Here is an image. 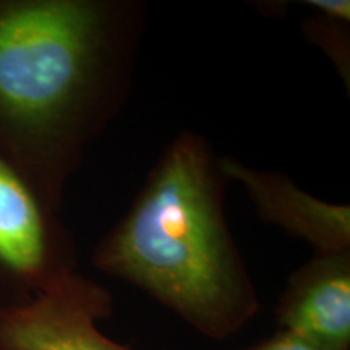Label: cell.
<instances>
[{"instance_id": "6da1fadb", "label": "cell", "mask_w": 350, "mask_h": 350, "mask_svg": "<svg viewBox=\"0 0 350 350\" xmlns=\"http://www.w3.org/2000/svg\"><path fill=\"white\" fill-rule=\"evenodd\" d=\"M142 0H0V154L57 213L129 99Z\"/></svg>"}, {"instance_id": "7a4b0ae2", "label": "cell", "mask_w": 350, "mask_h": 350, "mask_svg": "<svg viewBox=\"0 0 350 350\" xmlns=\"http://www.w3.org/2000/svg\"><path fill=\"white\" fill-rule=\"evenodd\" d=\"M227 182L211 143L182 130L91 253L96 269L138 287L213 340L237 334L261 306L227 224Z\"/></svg>"}, {"instance_id": "3957f363", "label": "cell", "mask_w": 350, "mask_h": 350, "mask_svg": "<svg viewBox=\"0 0 350 350\" xmlns=\"http://www.w3.org/2000/svg\"><path fill=\"white\" fill-rule=\"evenodd\" d=\"M77 271L73 234L0 154V305L29 300Z\"/></svg>"}, {"instance_id": "277c9868", "label": "cell", "mask_w": 350, "mask_h": 350, "mask_svg": "<svg viewBox=\"0 0 350 350\" xmlns=\"http://www.w3.org/2000/svg\"><path fill=\"white\" fill-rule=\"evenodd\" d=\"M112 310L111 291L73 271L29 300L0 305V350H135L98 327Z\"/></svg>"}, {"instance_id": "5b68a950", "label": "cell", "mask_w": 350, "mask_h": 350, "mask_svg": "<svg viewBox=\"0 0 350 350\" xmlns=\"http://www.w3.org/2000/svg\"><path fill=\"white\" fill-rule=\"evenodd\" d=\"M227 180L245 188L256 216L288 235L305 240L314 253L350 252V208L317 198L282 172L252 167L232 156H221Z\"/></svg>"}, {"instance_id": "8992f818", "label": "cell", "mask_w": 350, "mask_h": 350, "mask_svg": "<svg viewBox=\"0 0 350 350\" xmlns=\"http://www.w3.org/2000/svg\"><path fill=\"white\" fill-rule=\"evenodd\" d=\"M275 323L321 350H350V252L314 253L297 268L279 295Z\"/></svg>"}, {"instance_id": "52a82bcc", "label": "cell", "mask_w": 350, "mask_h": 350, "mask_svg": "<svg viewBox=\"0 0 350 350\" xmlns=\"http://www.w3.org/2000/svg\"><path fill=\"white\" fill-rule=\"evenodd\" d=\"M301 33L306 41L314 44L329 57L345 88H350V20L339 16L314 15L301 21Z\"/></svg>"}, {"instance_id": "ba28073f", "label": "cell", "mask_w": 350, "mask_h": 350, "mask_svg": "<svg viewBox=\"0 0 350 350\" xmlns=\"http://www.w3.org/2000/svg\"><path fill=\"white\" fill-rule=\"evenodd\" d=\"M248 350H321L300 336L292 334L288 331L278 329L271 338L256 344L255 347Z\"/></svg>"}, {"instance_id": "9c48e42d", "label": "cell", "mask_w": 350, "mask_h": 350, "mask_svg": "<svg viewBox=\"0 0 350 350\" xmlns=\"http://www.w3.org/2000/svg\"><path fill=\"white\" fill-rule=\"evenodd\" d=\"M304 5L323 15L339 16L350 20V2L349 0H304Z\"/></svg>"}]
</instances>
